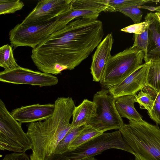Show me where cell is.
<instances>
[{
	"instance_id": "1",
	"label": "cell",
	"mask_w": 160,
	"mask_h": 160,
	"mask_svg": "<svg viewBox=\"0 0 160 160\" xmlns=\"http://www.w3.org/2000/svg\"><path fill=\"white\" fill-rule=\"evenodd\" d=\"M104 34L101 21L77 18L32 49V59L44 73L57 75L64 70H73L89 56Z\"/></svg>"
},
{
	"instance_id": "2",
	"label": "cell",
	"mask_w": 160,
	"mask_h": 160,
	"mask_svg": "<svg viewBox=\"0 0 160 160\" xmlns=\"http://www.w3.org/2000/svg\"><path fill=\"white\" fill-rule=\"evenodd\" d=\"M52 115L44 121L29 123L27 134L32 145L31 160H46L72 128L70 120L76 107L71 97L58 98Z\"/></svg>"
},
{
	"instance_id": "3",
	"label": "cell",
	"mask_w": 160,
	"mask_h": 160,
	"mask_svg": "<svg viewBox=\"0 0 160 160\" xmlns=\"http://www.w3.org/2000/svg\"><path fill=\"white\" fill-rule=\"evenodd\" d=\"M139 160H160V128L142 120H129L119 130Z\"/></svg>"
},
{
	"instance_id": "4",
	"label": "cell",
	"mask_w": 160,
	"mask_h": 160,
	"mask_svg": "<svg viewBox=\"0 0 160 160\" xmlns=\"http://www.w3.org/2000/svg\"><path fill=\"white\" fill-rule=\"evenodd\" d=\"M112 148L123 150L135 155V152L124 141L118 130L103 132L74 149L61 154H53L46 160H78L94 156Z\"/></svg>"
},
{
	"instance_id": "5",
	"label": "cell",
	"mask_w": 160,
	"mask_h": 160,
	"mask_svg": "<svg viewBox=\"0 0 160 160\" xmlns=\"http://www.w3.org/2000/svg\"><path fill=\"white\" fill-rule=\"evenodd\" d=\"M145 53L132 46L111 56L100 83L108 89L122 81L142 64Z\"/></svg>"
},
{
	"instance_id": "6",
	"label": "cell",
	"mask_w": 160,
	"mask_h": 160,
	"mask_svg": "<svg viewBox=\"0 0 160 160\" xmlns=\"http://www.w3.org/2000/svg\"><path fill=\"white\" fill-rule=\"evenodd\" d=\"M68 23L56 18L45 22L18 23L10 31L9 40L14 48L25 46L34 49Z\"/></svg>"
},
{
	"instance_id": "7",
	"label": "cell",
	"mask_w": 160,
	"mask_h": 160,
	"mask_svg": "<svg viewBox=\"0 0 160 160\" xmlns=\"http://www.w3.org/2000/svg\"><path fill=\"white\" fill-rule=\"evenodd\" d=\"M32 143L22 123L15 119L0 100V150L25 153L32 149Z\"/></svg>"
},
{
	"instance_id": "8",
	"label": "cell",
	"mask_w": 160,
	"mask_h": 160,
	"mask_svg": "<svg viewBox=\"0 0 160 160\" xmlns=\"http://www.w3.org/2000/svg\"><path fill=\"white\" fill-rule=\"evenodd\" d=\"M115 98L108 89H102L94 95L93 102L96 106L95 116L88 125L104 132L110 130H119L124 124L115 104Z\"/></svg>"
},
{
	"instance_id": "9",
	"label": "cell",
	"mask_w": 160,
	"mask_h": 160,
	"mask_svg": "<svg viewBox=\"0 0 160 160\" xmlns=\"http://www.w3.org/2000/svg\"><path fill=\"white\" fill-rule=\"evenodd\" d=\"M1 82L16 84H28L39 87L54 86L58 83L53 75L34 71L20 66L13 70L0 72Z\"/></svg>"
},
{
	"instance_id": "10",
	"label": "cell",
	"mask_w": 160,
	"mask_h": 160,
	"mask_svg": "<svg viewBox=\"0 0 160 160\" xmlns=\"http://www.w3.org/2000/svg\"><path fill=\"white\" fill-rule=\"evenodd\" d=\"M148 63L140 66L133 72L118 84L108 88L115 98L125 95H135L147 86Z\"/></svg>"
},
{
	"instance_id": "11",
	"label": "cell",
	"mask_w": 160,
	"mask_h": 160,
	"mask_svg": "<svg viewBox=\"0 0 160 160\" xmlns=\"http://www.w3.org/2000/svg\"><path fill=\"white\" fill-rule=\"evenodd\" d=\"M70 0H41L21 23L45 22L52 20L68 7Z\"/></svg>"
},
{
	"instance_id": "12",
	"label": "cell",
	"mask_w": 160,
	"mask_h": 160,
	"mask_svg": "<svg viewBox=\"0 0 160 160\" xmlns=\"http://www.w3.org/2000/svg\"><path fill=\"white\" fill-rule=\"evenodd\" d=\"M54 104H39L22 106L14 109L10 112L19 122L31 123L45 120L51 117L55 110Z\"/></svg>"
},
{
	"instance_id": "13",
	"label": "cell",
	"mask_w": 160,
	"mask_h": 160,
	"mask_svg": "<svg viewBox=\"0 0 160 160\" xmlns=\"http://www.w3.org/2000/svg\"><path fill=\"white\" fill-rule=\"evenodd\" d=\"M114 39L112 32L108 34L97 47L92 56L90 67L93 81L100 82L107 63L111 57Z\"/></svg>"
},
{
	"instance_id": "14",
	"label": "cell",
	"mask_w": 160,
	"mask_h": 160,
	"mask_svg": "<svg viewBox=\"0 0 160 160\" xmlns=\"http://www.w3.org/2000/svg\"><path fill=\"white\" fill-rule=\"evenodd\" d=\"M152 23L149 26V41L144 60L160 62V24L151 12Z\"/></svg>"
},
{
	"instance_id": "15",
	"label": "cell",
	"mask_w": 160,
	"mask_h": 160,
	"mask_svg": "<svg viewBox=\"0 0 160 160\" xmlns=\"http://www.w3.org/2000/svg\"><path fill=\"white\" fill-rule=\"evenodd\" d=\"M96 112L95 104L93 101L84 99L79 105L75 107L73 111L71 123L72 128L88 125L91 119L95 116Z\"/></svg>"
},
{
	"instance_id": "16",
	"label": "cell",
	"mask_w": 160,
	"mask_h": 160,
	"mask_svg": "<svg viewBox=\"0 0 160 160\" xmlns=\"http://www.w3.org/2000/svg\"><path fill=\"white\" fill-rule=\"evenodd\" d=\"M135 102H137L135 95H125L115 98V107L120 116L129 120H143L142 116L134 107Z\"/></svg>"
},
{
	"instance_id": "17",
	"label": "cell",
	"mask_w": 160,
	"mask_h": 160,
	"mask_svg": "<svg viewBox=\"0 0 160 160\" xmlns=\"http://www.w3.org/2000/svg\"><path fill=\"white\" fill-rule=\"evenodd\" d=\"M70 5L81 9L106 12L108 7L107 0H72Z\"/></svg>"
},
{
	"instance_id": "18",
	"label": "cell",
	"mask_w": 160,
	"mask_h": 160,
	"mask_svg": "<svg viewBox=\"0 0 160 160\" xmlns=\"http://www.w3.org/2000/svg\"><path fill=\"white\" fill-rule=\"evenodd\" d=\"M0 66L4 72L10 71L20 67L14 58L12 47L7 44L0 48Z\"/></svg>"
},
{
	"instance_id": "19",
	"label": "cell",
	"mask_w": 160,
	"mask_h": 160,
	"mask_svg": "<svg viewBox=\"0 0 160 160\" xmlns=\"http://www.w3.org/2000/svg\"><path fill=\"white\" fill-rule=\"evenodd\" d=\"M103 133L90 125H86L84 129L70 144L69 150L74 149L91 139Z\"/></svg>"
},
{
	"instance_id": "20",
	"label": "cell",
	"mask_w": 160,
	"mask_h": 160,
	"mask_svg": "<svg viewBox=\"0 0 160 160\" xmlns=\"http://www.w3.org/2000/svg\"><path fill=\"white\" fill-rule=\"evenodd\" d=\"M149 68L147 76V86L157 92L160 91V62H148Z\"/></svg>"
},
{
	"instance_id": "21",
	"label": "cell",
	"mask_w": 160,
	"mask_h": 160,
	"mask_svg": "<svg viewBox=\"0 0 160 160\" xmlns=\"http://www.w3.org/2000/svg\"><path fill=\"white\" fill-rule=\"evenodd\" d=\"M108 7L106 12H116L117 9L132 6H141L145 4L159 2L153 0H107Z\"/></svg>"
},
{
	"instance_id": "22",
	"label": "cell",
	"mask_w": 160,
	"mask_h": 160,
	"mask_svg": "<svg viewBox=\"0 0 160 160\" xmlns=\"http://www.w3.org/2000/svg\"><path fill=\"white\" fill-rule=\"evenodd\" d=\"M86 125L77 128H71L60 142L54 154H61L68 151L69 145L84 129Z\"/></svg>"
},
{
	"instance_id": "23",
	"label": "cell",
	"mask_w": 160,
	"mask_h": 160,
	"mask_svg": "<svg viewBox=\"0 0 160 160\" xmlns=\"http://www.w3.org/2000/svg\"><path fill=\"white\" fill-rule=\"evenodd\" d=\"M24 5L20 0H0V15L15 13L22 9Z\"/></svg>"
},
{
	"instance_id": "24",
	"label": "cell",
	"mask_w": 160,
	"mask_h": 160,
	"mask_svg": "<svg viewBox=\"0 0 160 160\" xmlns=\"http://www.w3.org/2000/svg\"><path fill=\"white\" fill-rule=\"evenodd\" d=\"M143 22L134 24L122 28L121 31L134 34H141L144 32L149 26L152 23L151 12L147 13Z\"/></svg>"
},
{
	"instance_id": "25",
	"label": "cell",
	"mask_w": 160,
	"mask_h": 160,
	"mask_svg": "<svg viewBox=\"0 0 160 160\" xmlns=\"http://www.w3.org/2000/svg\"><path fill=\"white\" fill-rule=\"evenodd\" d=\"M135 97L137 102L139 103L141 108L146 109L148 112L152 109L155 100L149 93L142 89L138 92Z\"/></svg>"
},
{
	"instance_id": "26",
	"label": "cell",
	"mask_w": 160,
	"mask_h": 160,
	"mask_svg": "<svg viewBox=\"0 0 160 160\" xmlns=\"http://www.w3.org/2000/svg\"><path fill=\"white\" fill-rule=\"evenodd\" d=\"M132 6L117 9L116 12H119L129 17L134 24L141 22L143 16L142 12L138 6Z\"/></svg>"
},
{
	"instance_id": "27",
	"label": "cell",
	"mask_w": 160,
	"mask_h": 160,
	"mask_svg": "<svg viewBox=\"0 0 160 160\" xmlns=\"http://www.w3.org/2000/svg\"><path fill=\"white\" fill-rule=\"evenodd\" d=\"M148 27L144 32L141 34H134L133 37L134 43L132 47L142 50L145 54L148 43Z\"/></svg>"
},
{
	"instance_id": "28",
	"label": "cell",
	"mask_w": 160,
	"mask_h": 160,
	"mask_svg": "<svg viewBox=\"0 0 160 160\" xmlns=\"http://www.w3.org/2000/svg\"><path fill=\"white\" fill-rule=\"evenodd\" d=\"M148 114L157 124H160V103L155 101L152 108Z\"/></svg>"
},
{
	"instance_id": "29",
	"label": "cell",
	"mask_w": 160,
	"mask_h": 160,
	"mask_svg": "<svg viewBox=\"0 0 160 160\" xmlns=\"http://www.w3.org/2000/svg\"><path fill=\"white\" fill-rule=\"evenodd\" d=\"M2 160H31L25 153H13L6 155Z\"/></svg>"
},
{
	"instance_id": "30",
	"label": "cell",
	"mask_w": 160,
	"mask_h": 160,
	"mask_svg": "<svg viewBox=\"0 0 160 160\" xmlns=\"http://www.w3.org/2000/svg\"><path fill=\"white\" fill-rule=\"evenodd\" d=\"M138 8L139 9H148L152 12L156 11V7L148 6L143 5L141 6H138Z\"/></svg>"
},
{
	"instance_id": "31",
	"label": "cell",
	"mask_w": 160,
	"mask_h": 160,
	"mask_svg": "<svg viewBox=\"0 0 160 160\" xmlns=\"http://www.w3.org/2000/svg\"><path fill=\"white\" fill-rule=\"evenodd\" d=\"M153 15L160 24V12H157L155 13H153Z\"/></svg>"
},
{
	"instance_id": "32",
	"label": "cell",
	"mask_w": 160,
	"mask_h": 160,
	"mask_svg": "<svg viewBox=\"0 0 160 160\" xmlns=\"http://www.w3.org/2000/svg\"><path fill=\"white\" fill-rule=\"evenodd\" d=\"M78 160H97L94 156H90L85 157Z\"/></svg>"
},
{
	"instance_id": "33",
	"label": "cell",
	"mask_w": 160,
	"mask_h": 160,
	"mask_svg": "<svg viewBox=\"0 0 160 160\" xmlns=\"http://www.w3.org/2000/svg\"><path fill=\"white\" fill-rule=\"evenodd\" d=\"M156 11L160 12V6L156 7Z\"/></svg>"
},
{
	"instance_id": "34",
	"label": "cell",
	"mask_w": 160,
	"mask_h": 160,
	"mask_svg": "<svg viewBox=\"0 0 160 160\" xmlns=\"http://www.w3.org/2000/svg\"><path fill=\"white\" fill-rule=\"evenodd\" d=\"M134 160H139L137 158L135 157V158Z\"/></svg>"
},
{
	"instance_id": "35",
	"label": "cell",
	"mask_w": 160,
	"mask_h": 160,
	"mask_svg": "<svg viewBox=\"0 0 160 160\" xmlns=\"http://www.w3.org/2000/svg\"><path fill=\"white\" fill-rule=\"evenodd\" d=\"M159 92H160V91Z\"/></svg>"
},
{
	"instance_id": "36",
	"label": "cell",
	"mask_w": 160,
	"mask_h": 160,
	"mask_svg": "<svg viewBox=\"0 0 160 160\" xmlns=\"http://www.w3.org/2000/svg\"></svg>"
}]
</instances>
